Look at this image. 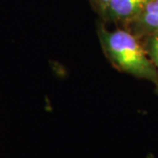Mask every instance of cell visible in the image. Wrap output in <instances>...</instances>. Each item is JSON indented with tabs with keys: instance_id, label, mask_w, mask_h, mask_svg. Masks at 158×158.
I'll list each match as a JSON object with an SVG mask.
<instances>
[{
	"instance_id": "cell-1",
	"label": "cell",
	"mask_w": 158,
	"mask_h": 158,
	"mask_svg": "<svg viewBox=\"0 0 158 158\" xmlns=\"http://www.w3.org/2000/svg\"><path fill=\"white\" fill-rule=\"evenodd\" d=\"M98 39L104 54L113 66L158 85V70L148 57L141 40L127 29L109 31L103 24L98 27Z\"/></svg>"
},
{
	"instance_id": "cell-2",
	"label": "cell",
	"mask_w": 158,
	"mask_h": 158,
	"mask_svg": "<svg viewBox=\"0 0 158 158\" xmlns=\"http://www.w3.org/2000/svg\"><path fill=\"white\" fill-rule=\"evenodd\" d=\"M150 0H112L99 14L104 22L126 27L133 21Z\"/></svg>"
},
{
	"instance_id": "cell-3",
	"label": "cell",
	"mask_w": 158,
	"mask_h": 158,
	"mask_svg": "<svg viewBox=\"0 0 158 158\" xmlns=\"http://www.w3.org/2000/svg\"><path fill=\"white\" fill-rule=\"evenodd\" d=\"M139 39L158 30V0H150L137 17L124 27Z\"/></svg>"
},
{
	"instance_id": "cell-4",
	"label": "cell",
	"mask_w": 158,
	"mask_h": 158,
	"mask_svg": "<svg viewBox=\"0 0 158 158\" xmlns=\"http://www.w3.org/2000/svg\"><path fill=\"white\" fill-rule=\"evenodd\" d=\"M148 57L158 70V30L141 38Z\"/></svg>"
},
{
	"instance_id": "cell-5",
	"label": "cell",
	"mask_w": 158,
	"mask_h": 158,
	"mask_svg": "<svg viewBox=\"0 0 158 158\" xmlns=\"http://www.w3.org/2000/svg\"><path fill=\"white\" fill-rule=\"evenodd\" d=\"M91 7L99 15L112 0H89Z\"/></svg>"
},
{
	"instance_id": "cell-6",
	"label": "cell",
	"mask_w": 158,
	"mask_h": 158,
	"mask_svg": "<svg viewBox=\"0 0 158 158\" xmlns=\"http://www.w3.org/2000/svg\"><path fill=\"white\" fill-rule=\"evenodd\" d=\"M156 93H157V94H158V85H157V86H156Z\"/></svg>"
}]
</instances>
